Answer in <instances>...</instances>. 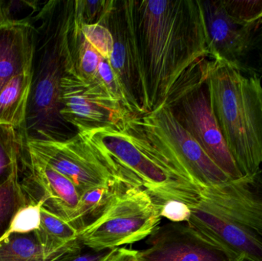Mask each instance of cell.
<instances>
[{
	"mask_svg": "<svg viewBox=\"0 0 262 261\" xmlns=\"http://www.w3.org/2000/svg\"><path fill=\"white\" fill-rule=\"evenodd\" d=\"M80 25L86 40L104 59L108 61L114 49V38L109 29L100 24Z\"/></svg>",
	"mask_w": 262,
	"mask_h": 261,
	"instance_id": "27",
	"label": "cell"
},
{
	"mask_svg": "<svg viewBox=\"0 0 262 261\" xmlns=\"http://www.w3.org/2000/svg\"><path fill=\"white\" fill-rule=\"evenodd\" d=\"M107 251H101V252H95L93 254H87L84 255H81L72 261H98L99 260L104 254H107Z\"/></svg>",
	"mask_w": 262,
	"mask_h": 261,
	"instance_id": "32",
	"label": "cell"
},
{
	"mask_svg": "<svg viewBox=\"0 0 262 261\" xmlns=\"http://www.w3.org/2000/svg\"><path fill=\"white\" fill-rule=\"evenodd\" d=\"M123 179L144 187L157 205L175 200L189 208L200 200L201 189L178 162L152 144L136 120L78 133Z\"/></svg>",
	"mask_w": 262,
	"mask_h": 261,
	"instance_id": "2",
	"label": "cell"
},
{
	"mask_svg": "<svg viewBox=\"0 0 262 261\" xmlns=\"http://www.w3.org/2000/svg\"><path fill=\"white\" fill-rule=\"evenodd\" d=\"M134 38L145 114L203 72L209 58L198 0L123 1Z\"/></svg>",
	"mask_w": 262,
	"mask_h": 261,
	"instance_id": "1",
	"label": "cell"
},
{
	"mask_svg": "<svg viewBox=\"0 0 262 261\" xmlns=\"http://www.w3.org/2000/svg\"><path fill=\"white\" fill-rule=\"evenodd\" d=\"M160 205L145 189L127 187L115 196L99 217L78 232L84 246L101 252L149 237L160 222Z\"/></svg>",
	"mask_w": 262,
	"mask_h": 261,
	"instance_id": "5",
	"label": "cell"
},
{
	"mask_svg": "<svg viewBox=\"0 0 262 261\" xmlns=\"http://www.w3.org/2000/svg\"><path fill=\"white\" fill-rule=\"evenodd\" d=\"M98 261H140L138 256V251L127 249V248H117L107 251Z\"/></svg>",
	"mask_w": 262,
	"mask_h": 261,
	"instance_id": "30",
	"label": "cell"
},
{
	"mask_svg": "<svg viewBox=\"0 0 262 261\" xmlns=\"http://www.w3.org/2000/svg\"><path fill=\"white\" fill-rule=\"evenodd\" d=\"M32 84L30 69L15 75L3 86L0 90V124L12 126L23 133Z\"/></svg>",
	"mask_w": 262,
	"mask_h": 261,
	"instance_id": "18",
	"label": "cell"
},
{
	"mask_svg": "<svg viewBox=\"0 0 262 261\" xmlns=\"http://www.w3.org/2000/svg\"><path fill=\"white\" fill-rule=\"evenodd\" d=\"M25 148L72 181L80 196L101 187L131 186L79 133L62 140L26 139Z\"/></svg>",
	"mask_w": 262,
	"mask_h": 261,
	"instance_id": "7",
	"label": "cell"
},
{
	"mask_svg": "<svg viewBox=\"0 0 262 261\" xmlns=\"http://www.w3.org/2000/svg\"><path fill=\"white\" fill-rule=\"evenodd\" d=\"M43 199H30L26 205L18 208L8 226L0 236V243L15 234H26L34 232L41 224V209L44 205Z\"/></svg>",
	"mask_w": 262,
	"mask_h": 261,
	"instance_id": "24",
	"label": "cell"
},
{
	"mask_svg": "<svg viewBox=\"0 0 262 261\" xmlns=\"http://www.w3.org/2000/svg\"><path fill=\"white\" fill-rule=\"evenodd\" d=\"M210 58L240 65L253 43L254 29L238 26L226 12L221 0H198Z\"/></svg>",
	"mask_w": 262,
	"mask_h": 261,
	"instance_id": "15",
	"label": "cell"
},
{
	"mask_svg": "<svg viewBox=\"0 0 262 261\" xmlns=\"http://www.w3.org/2000/svg\"><path fill=\"white\" fill-rule=\"evenodd\" d=\"M200 202L229 223L262 239L261 173L205 187Z\"/></svg>",
	"mask_w": 262,
	"mask_h": 261,
	"instance_id": "10",
	"label": "cell"
},
{
	"mask_svg": "<svg viewBox=\"0 0 262 261\" xmlns=\"http://www.w3.org/2000/svg\"><path fill=\"white\" fill-rule=\"evenodd\" d=\"M114 38V49L108 60L125 93L129 110L134 116L145 114L144 97L139 72L132 32L123 1H115L113 9L101 24Z\"/></svg>",
	"mask_w": 262,
	"mask_h": 261,
	"instance_id": "11",
	"label": "cell"
},
{
	"mask_svg": "<svg viewBox=\"0 0 262 261\" xmlns=\"http://www.w3.org/2000/svg\"><path fill=\"white\" fill-rule=\"evenodd\" d=\"M98 77L107 90L121 102L123 107L127 111L130 112L122 86L107 60L103 59L100 63L98 67Z\"/></svg>",
	"mask_w": 262,
	"mask_h": 261,
	"instance_id": "28",
	"label": "cell"
},
{
	"mask_svg": "<svg viewBox=\"0 0 262 261\" xmlns=\"http://www.w3.org/2000/svg\"><path fill=\"white\" fill-rule=\"evenodd\" d=\"M69 49L71 62L75 70L89 81H96L98 67L104 58L86 40L81 25L74 21L73 18L69 30Z\"/></svg>",
	"mask_w": 262,
	"mask_h": 261,
	"instance_id": "19",
	"label": "cell"
},
{
	"mask_svg": "<svg viewBox=\"0 0 262 261\" xmlns=\"http://www.w3.org/2000/svg\"><path fill=\"white\" fill-rule=\"evenodd\" d=\"M174 114L212 161L231 179L243 173L231 154L209 102L204 81L189 87L172 105Z\"/></svg>",
	"mask_w": 262,
	"mask_h": 261,
	"instance_id": "9",
	"label": "cell"
},
{
	"mask_svg": "<svg viewBox=\"0 0 262 261\" xmlns=\"http://www.w3.org/2000/svg\"><path fill=\"white\" fill-rule=\"evenodd\" d=\"M34 233L38 242L51 251L61 249L78 237V231L70 223L43 206L39 228Z\"/></svg>",
	"mask_w": 262,
	"mask_h": 261,
	"instance_id": "21",
	"label": "cell"
},
{
	"mask_svg": "<svg viewBox=\"0 0 262 261\" xmlns=\"http://www.w3.org/2000/svg\"><path fill=\"white\" fill-rule=\"evenodd\" d=\"M205 85L226 145L243 176L261 173L262 84L241 66L208 58Z\"/></svg>",
	"mask_w": 262,
	"mask_h": 261,
	"instance_id": "3",
	"label": "cell"
},
{
	"mask_svg": "<svg viewBox=\"0 0 262 261\" xmlns=\"http://www.w3.org/2000/svg\"><path fill=\"white\" fill-rule=\"evenodd\" d=\"M148 139L167 152L200 189L232 180L182 125L168 104L136 116Z\"/></svg>",
	"mask_w": 262,
	"mask_h": 261,
	"instance_id": "6",
	"label": "cell"
},
{
	"mask_svg": "<svg viewBox=\"0 0 262 261\" xmlns=\"http://www.w3.org/2000/svg\"><path fill=\"white\" fill-rule=\"evenodd\" d=\"M190 209L187 225L228 260L244 255L252 260L262 261L261 239L229 223L200 202Z\"/></svg>",
	"mask_w": 262,
	"mask_h": 261,
	"instance_id": "13",
	"label": "cell"
},
{
	"mask_svg": "<svg viewBox=\"0 0 262 261\" xmlns=\"http://www.w3.org/2000/svg\"><path fill=\"white\" fill-rule=\"evenodd\" d=\"M37 30L31 18H12L0 28V90L14 76L33 67Z\"/></svg>",
	"mask_w": 262,
	"mask_h": 261,
	"instance_id": "16",
	"label": "cell"
},
{
	"mask_svg": "<svg viewBox=\"0 0 262 261\" xmlns=\"http://www.w3.org/2000/svg\"><path fill=\"white\" fill-rule=\"evenodd\" d=\"M19 162L14 165L8 177L0 182V236L7 229L18 208L29 202L20 180Z\"/></svg>",
	"mask_w": 262,
	"mask_h": 261,
	"instance_id": "22",
	"label": "cell"
},
{
	"mask_svg": "<svg viewBox=\"0 0 262 261\" xmlns=\"http://www.w3.org/2000/svg\"><path fill=\"white\" fill-rule=\"evenodd\" d=\"M21 162L27 169L28 176L21 181L26 192L38 190L37 200H44L43 207L70 223L78 210L80 193L72 181L49 167L36 155L24 150Z\"/></svg>",
	"mask_w": 262,
	"mask_h": 261,
	"instance_id": "14",
	"label": "cell"
},
{
	"mask_svg": "<svg viewBox=\"0 0 262 261\" xmlns=\"http://www.w3.org/2000/svg\"><path fill=\"white\" fill-rule=\"evenodd\" d=\"M77 240L56 251L43 246L35 233L15 234L0 243V261H72L81 254Z\"/></svg>",
	"mask_w": 262,
	"mask_h": 261,
	"instance_id": "17",
	"label": "cell"
},
{
	"mask_svg": "<svg viewBox=\"0 0 262 261\" xmlns=\"http://www.w3.org/2000/svg\"><path fill=\"white\" fill-rule=\"evenodd\" d=\"M146 243L147 248L138 251L140 261H229L188 225L157 226Z\"/></svg>",
	"mask_w": 262,
	"mask_h": 261,
	"instance_id": "12",
	"label": "cell"
},
{
	"mask_svg": "<svg viewBox=\"0 0 262 261\" xmlns=\"http://www.w3.org/2000/svg\"><path fill=\"white\" fill-rule=\"evenodd\" d=\"M229 261H255L251 260V259L248 258L247 257L244 255H240L238 256L236 258L234 259V260H229Z\"/></svg>",
	"mask_w": 262,
	"mask_h": 261,
	"instance_id": "33",
	"label": "cell"
},
{
	"mask_svg": "<svg viewBox=\"0 0 262 261\" xmlns=\"http://www.w3.org/2000/svg\"><path fill=\"white\" fill-rule=\"evenodd\" d=\"M11 19L12 18L10 16V12H9L7 3L0 0V28Z\"/></svg>",
	"mask_w": 262,
	"mask_h": 261,
	"instance_id": "31",
	"label": "cell"
},
{
	"mask_svg": "<svg viewBox=\"0 0 262 261\" xmlns=\"http://www.w3.org/2000/svg\"><path fill=\"white\" fill-rule=\"evenodd\" d=\"M127 185L101 187L82 193L80 196L78 210L70 224L79 232L99 217L112 199L127 188Z\"/></svg>",
	"mask_w": 262,
	"mask_h": 261,
	"instance_id": "20",
	"label": "cell"
},
{
	"mask_svg": "<svg viewBox=\"0 0 262 261\" xmlns=\"http://www.w3.org/2000/svg\"><path fill=\"white\" fill-rule=\"evenodd\" d=\"M191 216V209L186 204L175 200H169L160 205V217L171 222H188Z\"/></svg>",
	"mask_w": 262,
	"mask_h": 261,
	"instance_id": "29",
	"label": "cell"
},
{
	"mask_svg": "<svg viewBox=\"0 0 262 261\" xmlns=\"http://www.w3.org/2000/svg\"><path fill=\"white\" fill-rule=\"evenodd\" d=\"M60 116L78 133L105 126H121L134 115L106 88L99 77L85 79L69 66L60 84Z\"/></svg>",
	"mask_w": 262,
	"mask_h": 261,
	"instance_id": "8",
	"label": "cell"
},
{
	"mask_svg": "<svg viewBox=\"0 0 262 261\" xmlns=\"http://www.w3.org/2000/svg\"><path fill=\"white\" fill-rule=\"evenodd\" d=\"M74 2L49 1L35 19L36 47L23 134L28 139H66L60 116V84L70 64L69 34Z\"/></svg>",
	"mask_w": 262,
	"mask_h": 261,
	"instance_id": "4",
	"label": "cell"
},
{
	"mask_svg": "<svg viewBox=\"0 0 262 261\" xmlns=\"http://www.w3.org/2000/svg\"><path fill=\"white\" fill-rule=\"evenodd\" d=\"M223 7L238 26L258 29L262 23V0H221Z\"/></svg>",
	"mask_w": 262,
	"mask_h": 261,
	"instance_id": "25",
	"label": "cell"
},
{
	"mask_svg": "<svg viewBox=\"0 0 262 261\" xmlns=\"http://www.w3.org/2000/svg\"><path fill=\"white\" fill-rule=\"evenodd\" d=\"M24 149L23 132L12 126L0 124V182L8 177L15 164L21 162Z\"/></svg>",
	"mask_w": 262,
	"mask_h": 261,
	"instance_id": "23",
	"label": "cell"
},
{
	"mask_svg": "<svg viewBox=\"0 0 262 261\" xmlns=\"http://www.w3.org/2000/svg\"><path fill=\"white\" fill-rule=\"evenodd\" d=\"M115 1H74L73 18L79 24H101Z\"/></svg>",
	"mask_w": 262,
	"mask_h": 261,
	"instance_id": "26",
	"label": "cell"
}]
</instances>
